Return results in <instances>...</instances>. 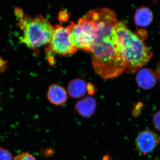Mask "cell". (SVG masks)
I'll list each match as a JSON object with an SVG mask.
<instances>
[{
	"mask_svg": "<svg viewBox=\"0 0 160 160\" xmlns=\"http://www.w3.org/2000/svg\"><path fill=\"white\" fill-rule=\"evenodd\" d=\"M47 53H57L61 55L73 54L77 49L73 42L70 25L64 27L59 25L53 26L52 38L46 49Z\"/></svg>",
	"mask_w": 160,
	"mask_h": 160,
	"instance_id": "obj_4",
	"label": "cell"
},
{
	"mask_svg": "<svg viewBox=\"0 0 160 160\" xmlns=\"http://www.w3.org/2000/svg\"><path fill=\"white\" fill-rule=\"evenodd\" d=\"M118 44L125 64L124 72L128 73L138 71L149 62L152 52L144 44L138 34L131 31L122 22H118Z\"/></svg>",
	"mask_w": 160,
	"mask_h": 160,
	"instance_id": "obj_2",
	"label": "cell"
},
{
	"mask_svg": "<svg viewBox=\"0 0 160 160\" xmlns=\"http://www.w3.org/2000/svg\"><path fill=\"white\" fill-rule=\"evenodd\" d=\"M96 89L94 86L91 83H88L87 84V92L89 93L90 95H92L96 92Z\"/></svg>",
	"mask_w": 160,
	"mask_h": 160,
	"instance_id": "obj_16",
	"label": "cell"
},
{
	"mask_svg": "<svg viewBox=\"0 0 160 160\" xmlns=\"http://www.w3.org/2000/svg\"><path fill=\"white\" fill-rule=\"evenodd\" d=\"M68 18V14L66 12L61 11L60 12L59 15V19L60 21L65 22L66 20H67Z\"/></svg>",
	"mask_w": 160,
	"mask_h": 160,
	"instance_id": "obj_17",
	"label": "cell"
},
{
	"mask_svg": "<svg viewBox=\"0 0 160 160\" xmlns=\"http://www.w3.org/2000/svg\"><path fill=\"white\" fill-rule=\"evenodd\" d=\"M153 19V13L148 7H140L135 13V22L139 27H145L149 26Z\"/></svg>",
	"mask_w": 160,
	"mask_h": 160,
	"instance_id": "obj_11",
	"label": "cell"
},
{
	"mask_svg": "<svg viewBox=\"0 0 160 160\" xmlns=\"http://www.w3.org/2000/svg\"><path fill=\"white\" fill-rule=\"evenodd\" d=\"M97 103L94 98L86 97L78 101L74 106L75 111L84 118L92 117L96 111Z\"/></svg>",
	"mask_w": 160,
	"mask_h": 160,
	"instance_id": "obj_7",
	"label": "cell"
},
{
	"mask_svg": "<svg viewBox=\"0 0 160 160\" xmlns=\"http://www.w3.org/2000/svg\"><path fill=\"white\" fill-rule=\"evenodd\" d=\"M5 62L2 58H0V71H3L5 69Z\"/></svg>",
	"mask_w": 160,
	"mask_h": 160,
	"instance_id": "obj_18",
	"label": "cell"
},
{
	"mask_svg": "<svg viewBox=\"0 0 160 160\" xmlns=\"http://www.w3.org/2000/svg\"><path fill=\"white\" fill-rule=\"evenodd\" d=\"M152 122L156 130L160 132V110L156 112L153 115Z\"/></svg>",
	"mask_w": 160,
	"mask_h": 160,
	"instance_id": "obj_14",
	"label": "cell"
},
{
	"mask_svg": "<svg viewBox=\"0 0 160 160\" xmlns=\"http://www.w3.org/2000/svg\"><path fill=\"white\" fill-rule=\"evenodd\" d=\"M13 160H37L35 157L29 152H22L13 157Z\"/></svg>",
	"mask_w": 160,
	"mask_h": 160,
	"instance_id": "obj_12",
	"label": "cell"
},
{
	"mask_svg": "<svg viewBox=\"0 0 160 160\" xmlns=\"http://www.w3.org/2000/svg\"><path fill=\"white\" fill-rule=\"evenodd\" d=\"M69 25L77 49L89 52L94 38V26L92 20L85 15L76 24L71 22Z\"/></svg>",
	"mask_w": 160,
	"mask_h": 160,
	"instance_id": "obj_5",
	"label": "cell"
},
{
	"mask_svg": "<svg viewBox=\"0 0 160 160\" xmlns=\"http://www.w3.org/2000/svg\"><path fill=\"white\" fill-rule=\"evenodd\" d=\"M14 13L17 17L21 19L22 18L24 17L25 14L22 9L18 8V7H16L14 9Z\"/></svg>",
	"mask_w": 160,
	"mask_h": 160,
	"instance_id": "obj_15",
	"label": "cell"
},
{
	"mask_svg": "<svg viewBox=\"0 0 160 160\" xmlns=\"http://www.w3.org/2000/svg\"><path fill=\"white\" fill-rule=\"evenodd\" d=\"M138 86L141 89H150L153 88L157 83V75L151 69L144 68L140 69L136 78Z\"/></svg>",
	"mask_w": 160,
	"mask_h": 160,
	"instance_id": "obj_9",
	"label": "cell"
},
{
	"mask_svg": "<svg viewBox=\"0 0 160 160\" xmlns=\"http://www.w3.org/2000/svg\"><path fill=\"white\" fill-rule=\"evenodd\" d=\"M47 98L52 105L61 106L67 102L68 95L64 87L59 84H53L49 86L47 92Z\"/></svg>",
	"mask_w": 160,
	"mask_h": 160,
	"instance_id": "obj_8",
	"label": "cell"
},
{
	"mask_svg": "<svg viewBox=\"0 0 160 160\" xmlns=\"http://www.w3.org/2000/svg\"><path fill=\"white\" fill-rule=\"evenodd\" d=\"M160 143V137L149 129H144L139 132L135 141L137 150L144 155L152 152Z\"/></svg>",
	"mask_w": 160,
	"mask_h": 160,
	"instance_id": "obj_6",
	"label": "cell"
},
{
	"mask_svg": "<svg viewBox=\"0 0 160 160\" xmlns=\"http://www.w3.org/2000/svg\"><path fill=\"white\" fill-rule=\"evenodd\" d=\"M18 26L23 32L20 41L31 49L49 44L52 38L53 26L41 15L33 18L25 15L20 20Z\"/></svg>",
	"mask_w": 160,
	"mask_h": 160,
	"instance_id": "obj_3",
	"label": "cell"
},
{
	"mask_svg": "<svg viewBox=\"0 0 160 160\" xmlns=\"http://www.w3.org/2000/svg\"><path fill=\"white\" fill-rule=\"evenodd\" d=\"M12 153L8 149L0 146V160H13Z\"/></svg>",
	"mask_w": 160,
	"mask_h": 160,
	"instance_id": "obj_13",
	"label": "cell"
},
{
	"mask_svg": "<svg viewBox=\"0 0 160 160\" xmlns=\"http://www.w3.org/2000/svg\"><path fill=\"white\" fill-rule=\"evenodd\" d=\"M67 90L71 97L80 98L84 97L87 92V84L82 79H75L69 83Z\"/></svg>",
	"mask_w": 160,
	"mask_h": 160,
	"instance_id": "obj_10",
	"label": "cell"
},
{
	"mask_svg": "<svg viewBox=\"0 0 160 160\" xmlns=\"http://www.w3.org/2000/svg\"><path fill=\"white\" fill-rule=\"evenodd\" d=\"M85 15L94 26V41L89 52L94 71L104 79L117 77L124 72L125 66L118 44L115 12L109 8H98Z\"/></svg>",
	"mask_w": 160,
	"mask_h": 160,
	"instance_id": "obj_1",
	"label": "cell"
}]
</instances>
